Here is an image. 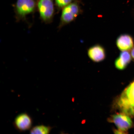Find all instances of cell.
Segmentation results:
<instances>
[{"label": "cell", "mask_w": 134, "mask_h": 134, "mask_svg": "<svg viewBox=\"0 0 134 134\" xmlns=\"http://www.w3.org/2000/svg\"><path fill=\"white\" fill-rule=\"evenodd\" d=\"M118 104L124 113L134 116V81L122 93Z\"/></svg>", "instance_id": "6da1fadb"}, {"label": "cell", "mask_w": 134, "mask_h": 134, "mask_svg": "<svg viewBox=\"0 0 134 134\" xmlns=\"http://www.w3.org/2000/svg\"><path fill=\"white\" fill-rule=\"evenodd\" d=\"M62 10L59 28L74 21L82 13L80 3L77 0L74 1Z\"/></svg>", "instance_id": "7a4b0ae2"}, {"label": "cell", "mask_w": 134, "mask_h": 134, "mask_svg": "<svg viewBox=\"0 0 134 134\" xmlns=\"http://www.w3.org/2000/svg\"><path fill=\"white\" fill-rule=\"evenodd\" d=\"M37 0H17L14 8L18 20H25L37 8Z\"/></svg>", "instance_id": "3957f363"}, {"label": "cell", "mask_w": 134, "mask_h": 134, "mask_svg": "<svg viewBox=\"0 0 134 134\" xmlns=\"http://www.w3.org/2000/svg\"><path fill=\"white\" fill-rule=\"evenodd\" d=\"M54 0H37V9L40 18L46 23L51 22L55 13Z\"/></svg>", "instance_id": "277c9868"}, {"label": "cell", "mask_w": 134, "mask_h": 134, "mask_svg": "<svg viewBox=\"0 0 134 134\" xmlns=\"http://www.w3.org/2000/svg\"><path fill=\"white\" fill-rule=\"evenodd\" d=\"M109 121L114 123L118 130L126 132L131 127L132 122L128 115L124 113L116 114L112 115Z\"/></svg>", "instance_id": "5b68a950"}, {"label": "cell", "mask_w": 134, "mask_h": 134, "mask_svg": "<svg viewBox=\"0 0 134 134\" xmlns=\"http://www.w3.org/2000/svg\"><path fill=\"white\" fill-rule=\"evenodd\" d=\"M87 54L90 59L96 63L103 61L106 57L105 48L101 45L98 44L94 45L89 48Z\"/></svg>", "instance_id": "8992f818"}, {"label": "cell", "mask_w": 134, "mask_h": 134, "mask_svg": "<svg viewBox=\"0 0 134 134\" xmlns=\"http://www.w3.org/2000/svg\"><path fill=\"white\" fill-rule=\"evenodd\" d=\"M14 124L18 130L20 131H25L31 128L32 120L31 117L27 114L23 113L16 117Z\"/></svg>", "instance_id": "52a82bcc"}, {"label": "cell", "mask_w": 134, "mask_h": 134, "mask_svg": "<svg viewBox=\"0 0 134 134\" xmlns=\"http://www.w3.org/2000/svg\"><path fill=\"white\" fill-rule=\"evenodd\" d=\"M116 43L117 48L120 51H129L134 47V40L131 35L125 34L117 37Z\"/></svg>", "instance_id": "ba28073f"}, {"label": "cell", "mask_w": 134, "mask_h": 134, "mask_svg": "<svg viewBox=\"0 0 134 134\" xmlns=\"http://www.w3.org/2000/svg\"><path fill=\"white\" fill-rule=\"evenodd\" d=\"M132 56L128 51H122L115 62V65L117 69H125L131 61Z\"/></svg>", "instance_id": "9c48e42d"}, {"label": "cell", "mask_w": 134, "mask_h": 134, "mask_svg": "<svg viewBox=\"0 0 134 134\" xmlns=\"http://www.w3.org/2000/svg\"><path fill=\"white\" fill-rule=\"evenodd\" d=\"M52 130L49 126L44 125H39L33 127L30 130V133L32 134H48Z\"/></svg>", "instance_id": "30bf717a"}, {"label": "cell", "mask_w": 134, "mask_h": 134, "mask_svg": "<svg viewBox=\"0 0 134 134\" xmlns=\"http://www.w3.org/2000/svg\"><path fill=\"white\" fill-rule=\"evenodd\" d=\"M73 1L74 0H54V3L57 8L60 10L63 9Z\"/></svg>", "instance_id": "8fae6325"}, {"label": "cell", "mask_w": 134, "mask_h": 134, "mask_svg": "<svg viewBox=\"0 0 134 134\" xmlns=\"http://www.w3.org/2000/svg\"><path fill=\"white\" fill-rule=\"evenodd\" d=\"M131 55L132 57L134 59V47L132 49Z\"/></svg>", "instance_id": "7c38bea8"}]
</instances>
